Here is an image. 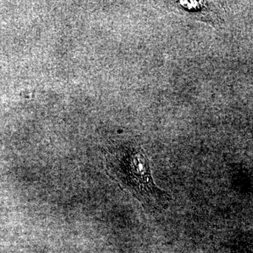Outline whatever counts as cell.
Returning <instances> with one entry per match:
<instances>
[{"label":"cell","mask_w":253,"mask_h":253,"mask_svg":"<svg viewBox=\"0 0 253 253\" xmlns=\"http://www.w3.org/2000/svg\"><path fill=\"white\" fill-rule=\"evenodd\" d=\"M109 172L121 188L137 200L147 212H162L169 206V194L155 184L149 162L139 151L115 164Z\"/></svg>","instance_id":"obj_1"}]
</instances>
